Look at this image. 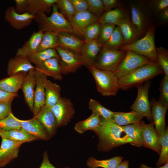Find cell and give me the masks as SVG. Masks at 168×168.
Returning a JSON list of instances; mask_svg holds the SVG:
<instances>
[{
  "instance_id": "obj_17",
  "label": "cell",
  "mask_w": 168,
  "mask_h": 168,
  "mask_svg": "<svg viewBox=\"0 0 168 168\" xmlns=\"http://www.w3.org/2000/svg\"><path fill=\"white\" fill-rule=\"evenodd\" d=\"M141 122L142 127L143 147L153 150L159 155L161 151L160 138L156 132L153 121L148 124L142 120Z\"/></svg>"
},
{
  "instance_id": "obj_57",
  "label": "cell",
  "mask_w": 168,
  "mask_h": 168,
  "mask_svg": "<svg viewBox=\"0 0 168 168\" xmlns=\"http://www.w3.org/2000/svg\"><path fill=\"white\" fill-rule=\"evenodd\" d=\"M139 168H162V167L161 166L157 168H152L149 167L144 164H141L139 167Z\"/></svg>"
},
{
  "instance_id": "obj_12",
  "label": "cell",
  "mask_w": 168,
  "mask_h": 168,
  "mask_svg": "<svg viewBox=\"0 0 168 168\" xmlns=\"http://www.w3.org/2000/svg\"><path fill=\"white\" fill-rule=\"evenodd\" d=\"M34 15L27 12L19 14L16 12L15 7L10 6L6 9L4 20L14 29L21 30L30 26L33 20Z\"/></svg>"
},
{
  "instance_id": "obj_50",
  "label": "cell",
  "mask_w": 168,
  "mask_h": 168,
  "mask_svg": "<svg viewBox=\"0 0 168 168\" xmlns=\"http://www.w3.org/2000/svg\"><path fill=\"white\" fill-rule=\"evenodd\" d=\"M74 8L75 13L84 12L88 10L86 0H70Z\"/></svg>"
},
{
  "instance_id": "obj_43",
  "label": "cell",
  "mask_w": 168,
  "mask_h": 168,
  "mask_svg": "<svg viewBox=\"0 0 168 168\" xmlns=\"http://www.w3.org/2000/svg\"><path fill=\"white\" fill-rule=\"evenodd\" d=\"M157 63L164 72V75L168 76V50L162 47H156Z\"/></svg>"
},
{
  "instance_id": "obj_14",
  "label": "cell",
  "mask_w": 168,
  "mask_h": 168,
  "mask_svg": "<svg viewBox=\"0 0 168 168\" xmlns=\"http://www.w3.org/2000/svg\"><path fill=\"white\" fill-rule=\"evenodd\" d=\"M24 143L2 138L0 147V168L5 167L18 157L19 149Z\"/></svg>"
},
{
  "instance_id": "obj_13",
  "label": "cell",
  "mask_w": 168,
  "mask_h": 168,
  "mask_svg": "<svg viewBox=\"0 0 168 168\" xmlns=\"http://www.w3.org/2000/svg\"><path fill=\"white\" fill-rule=\"evenodd\" d=\"M99 18L88 10L75 13L69 21L73 34L78 37L83 38L84 30L91 24L98 21Z\"/></svg>"
},
{
  "instance_id": "obj_4",
  "label": "cell",
  "mask_w": 168,
  "mask_h": 168,
  "mask_svg": "<svg viewBox=\"0 0 168 168\" xmlns=\"http://www.w3.org/2000/svg\"><path fill=\"white\" fill-rule=\"evenodd\" d=\"M155 29L154 25L151 26L144 36L132 44L123 45L119 50L132 51L157 63L155 42Z\"/></svg>"
},
{
  "instance_id": "obj_25",
  "label": "cell",
  "mask_w": 168,
  "mask_h": 168,
  "mask_svg": "<svg viewBox=\"0 0 168 168\" xmlns=\"http://www.w3.org/2000/svg\"><path fill=\"white\" fill-rule=\"evenodd\" d=\"M44 33L39 30L36 32L34 31L22 46L17 49L16 55L28 57L36 52Z\"/></svg>"
},
{
  "instance_id": "obj_1",
  "label": "cell",
  "mask_w": 168,
  "mask_h": 168,
  "mask_svg": "<svg viewBox=\"0 0 168 168\" xmlns=\"http://www.w3.org/2000/svg\"><path fill=\"white\" fill-rule=\"evenodd\" d=\"M100 124L93 131L98 136L97 148L103 152H109L113 149L133 141L125 133L122 126L117 124L113 118L105 119L100 117Z\"/></svg>"
},
{
  "instance_id": "obj_22",
  "label": "cell",
  "mask_w": 168,
  "mask_h": 168,
  "mask_svg": "<svg viewBox=\"0 0 168 168\" xmlns=\"http://www.w3.org/2000/svg\"><path fill=\"white\" fill-rule=\"evenodd\" d=\"M35 85V68L32 69L27 73L21 87L25 101L32 112L33 109Z\"/></svg>"
},
{
  "instance_id": "obj_51",
  "label": "cell",
  "mask_w": 168,
  "mask_h": 168,
  "mask_svg": "<svg viewBox=\"0 0 168 168\" xmlns=\"http://www.w3.org/2000/svg\"><path fill=\"white\" fill-rule=\"evenodd\" d=\"M105 11L123 7L122 1L118 0H102Z\"/></svg>"
},
{
  "instance_id": "obj_9",
  "label": "cell",
  "mask_w": 168,
  "mask_h": 168,
  "mask_svg": "<svg viewBox=\"0 0 168 168\" xmlns=\"http://www.w3.org/2000/svg\"><path fill=\"white\" fill-rule=\"evenodd\" d=\"M126 54L114 73L118 78L152 61L148 58L130 51Z\"/></svg>"
},
{
  "instance_id": "obj_53",
  "label": "cell",
  "mask_w": 168,
  "mask_h": 168,
  "mask_svg": "<svg viewBox=\"0 0 168 168\" xmlns=\"http://www.w3.org/2000/svg\"><path fill=\"white\" fill-rule=\"evenodd\" d=\"M157 19L160 22L158 25H162L166 23L168 21V7L155 14Z\"/></svg>"
},
{
  "instance_id": "obj_29",
  "label": "cell",
  "mask_w": 168,
  "mask_h": 168,
  "mask_svg": "<svg viewBox=\"0 0 168 168\" xmlns=\"http://www.w3.org/2000/svg\"><path fill=\"white\" fill-rule=\"evenodd\" d=\"M128 17V11L125 7H122L106 11L99 18L101 24L108 23L114 24L122 19Z\"/></svg>"
},
{
  "instance_id": "obj_41",
  "label": "cell",
  "mask_w": 168,
  "mask_h": 168,
  "mask_svg": "<svg viewBox=\"0 0 168 168\" xmlns=\"http://www.w3.org/2000/svg\"><path fill=\"white\" fill-rule=\"evenodd\" d=\"M116 26L113 24H100V32L96 40L101 49L110 38Z\"/></svg>"
},
{
  "instance_id": "obj_26",
  "label": "cell",
  "mask_w": 168,
  "mask_h": 168,
  "mask_svg": "<svg viewBox=\"0 0 168 168\" xmlns=\"http://www.w3.org/2000/svg\"><path fill=\"white\" fill-rule=\"evenodd\" d=\"M28 72L19 73L0 80V89L11 93L18 94Z\"/></svg>"
},
{
  "instance_id": "obj_28",
  "label": "cell",
  "mask_w": 168,
  "mask_h": 168,
  "mask_svg": "<svg viewBox=\"0 0 168 168\" xmlns=\"http://www.w3.org/2000/svg\"><path fill=\"white\" fill-rule=\"evenodd\" d=\"M58 0H28L26 12L33 15L39 12L49 14Z\"/></svg>"
},
{
  "instance_id": "obj_35",
  "label": "cell",
  "mask_w": 168,
  "mask_h": 168,
  "mask_svg": "<svg viewBox=\"0 0 168 168\" xmlns=\"http://www.w3.org/2000/svg\"><path fill=\"white\" fill-rule=\"evenodd\" d=\"M100 117L92 113L86 119L76 123L74 129L78 133L82 134L87 130H92L97 128L100 125Z\"/></svg>"
},
{
  "instance_id": "obj_49",
  "label": "cell",
  "mask_w": 168,
  "mask_h": 168,
  "mask_svg": "<svg viewBox=\"0 0 168 168\" xmlns=\"http://www.w3.org/2000/svg\"><path fill=\"white\" fill-rule=\"evenodd\" d=\"M13 100L0 102V120L6 118L12 113L11 105Z\"/></svg>"
},
{
  "instance_id": "obj_32",
  "label": "cell",
  "mask_w": 168,
  "mask_h": 168,
  "mask_svg": "<svg viewBox=\"0 0 168 168\" xmlns=\"http://www.w3.org/2000/svg\"><path fill=\"white\" fill-rule=\"evenodd\" d=\"M143 118L133 110L128 112H113V118L114 120L120 126L138 123Z\"/></svg>"
},
{
  "instance_id": "obj_8",
  "label": "cell",
  "mask_w": 168,
  "mask_h": 168,
  "mask_svg": "<svg viewBox=\"0 0 168 168\" xmlns=\"http://www.w3.org/2000/svg\"><path fill=\"white\" fill-rule=\"evenodd\" d=\"M149 81L137 87L138 95L136 100L130 108L150 121H152L151 105L148 99V92L151 85Z\"/></svg>"
},
{
  "instance_id": "obj_33",
  "label": "cell",
  "mask_w": 168,
  "mask_h": 168,
  "mask_svg": "<svg viewBox=\"0 0 168 168\" xmlns=\"http://www.w3.org/2000/svg\"><path fill=\"white\" fill-rule=\"evenodd\" d=\"M125 133L133 140L132 145L143 147L142 127L141 121L138 123L122 126Z\"/></svg>"
},
{
  "instance_id": "obj_11",
  "label": "cell",
  "mask_w": 168,
  "mask_h": 168,
  "mask_svg": "<svg viewBox=\"0 0 168 168\" xmlns=\"http://www.w3.org/2000/svg\"><path fill=\"white\" fill-rule=\"evenodd\" d=\"M60 57L62 74L75 73L82 65L83 62L79 55L65 49L57 47L55 49Z\"/></svg>"
},
{
  "instance_id": "obj_7",
  "label": "cell",
  "mask_w": 168,
  "mask_h": 168,
  "mask_svg": "<svg viewBox=\"0 0 168 168\" xmlns=\"http://www.w3.org/2000/svg\"><path fill=\"white\" fill-rule=\"evenodd\" d=\"M126 51L101 49L94 66L101 70L115 72L126 54Z\"/></svg>"
},
{
  "instance_id": "obj_10",
  "label": "cell",
  "mask_w": 168,
  "mask_h": 168,
  "mask_svg": "<svg viewBox=\"0 0 168 168\" xmlns=\"http://www.w3.org/2000/svg\"><path fill=\"white\" fill-rule=\"evenodd\" d=\"M50 108L56 119L58 127L66 125L73 118L75 112L71 100L65 97H61Z\"/></svg>"
},
{
  "instance_id": "obj_55",
  "label": "cell",
  "mask_w": 168,
  "mask_h": 168,
  "mask_svg": "<svg viewBox=\"0 0 168 168\" xmlns=\"http://www.w3.org/2000/svg\"><path fill=\"white\" fill-rule=\"evenodd\" d=\"M39 168H57L50 162L46 151H45L44 153L43 161ZM64 168H70L66 167Z\"/></svg>"
},
{
  "instance_id": "obj_18",
  "label": "cell",
  "mask_w": 168,
  "mask_h": 168,
  "mask_svg": "<svg viewBox=\"0 0 168 168\" xmlns=\"http://www.w3.org/2000/svg\"><path fill=\"white\" fill-rule=\"evenodd\" d=\"M57 36V47L70 50L80 55L81 49L85 42L84 40L74 34L67 32H60Z\"/></svg>"
},
{
  "instance_id": "obj_40",
  "label": "cell",
  "mask_w": 168,
  "mask_h": 168,
  "mask_svg": "<svg viewBox=\"0 0 168 168\" xmlns=\"http://www.w3.org/2000/svg\"><path fill=\"white\" fill-rule=\"evenodd\" d=\"M57 47V34L51 32H45L44 33L36 52L50 49H55Z\"/></svg>"
},
{
  "instance_id": "obj_21",
  "label": "cell",
  "mask_w": 168,
  "mask_h": 168,
  "mask_svg": "<svg viewBox=\"0 0 168 168\" xmlns=\"http://www.w3.org/2000/svg\"><path fill=\"white\" fill-rule=\"evenodd\" d=\"M116 26L121 30L123 38L124 44H132L142 37L129 17L122 19Z\"/></svg>"
},
{
  "instance_id": "obj_38",
  "label": "cell",
  "mask_w": 168,
  "mask_h": 168,
  "mask_svg": "<svg viewBox=\"0 0 168 168\" xmlns=\"http://www.w3.org/2000/svg\"><path fill=\"white\" fill-rule=\"evenodd\" d=\"M161 151L159 157L157 162L156 166L159 167L168 162V128L159 137Z\"/></svg>"
},
{
  "instance_id": "obj_23",
  "label": "cell",
  "mask_w": 168,
  "mask_h": 168,
  "mask_svg": "<svg viewBox=\"0 0 168 168\" xmlns=\"http://www.w3.org/2000/svg\"><path fill=\"white\" fill-rule=\"evenodd\" d=\"M17 118L20 123L21 128L30 135L44 140H48L50 139L45 129L35 117L27 120Z\"/></svg>"
},
{
  "instance_id": "obj_54",
  "label": "cell",
  "mask_w": 168,
  "mask_h": 168,
  "mask_svg": "<svg viewBox=\"0 0 168 168\" xmlns=\"http://www.w3.org/2000/svg\"><path fill=\"white\" fill-rule=\"evenodd\" d=\"M18 96V94L11 93L0 89V102L8 101Z\"/></svg>"
},
{
  "instance_id": "obj_27",
  "label": "cell",
  "mask_w": 168,
  "mask_h": 168,
  "mask_svg": "<svg viewBox=\"0 0 168 168\" xmlns=\"http://www.w3.org/2000/svg\"><path fill=\"white\" fill-rule=\"evenodd\" d=\"M35 68L55 80H61L63 79L60 58H50L45 61L40 65L35 67Z\"/></svg>"
},
{
  "instance_id": "obj_36",
  "label": "cell",
  "mask_w": 168,
  "mask_h": 168,
  "mask_svg": "<svg viewBox=\"0 0 168 168\" xmlns=\"http://www.w3.org/2000/svg\"><path fill=\"white\" fill-rule=\"evenodd\" d=\"M31 63L37 66L45 61L53 58H60L59 55L55 49H50L38 52L28 57Z\"/></svg>"
},
{
  "instance_id": "obj_37",
  "label": "cell",
  "mask_w": 168,
  "mask_h": 168,
  "mask_svg": "<svg viewBox=\"0 0 168 168\" xmlns=\"http://www.w3.org/2000/svg\"><path fill=\"white\" fill-rule=\"evenodd\" d=\"M123 44V35L120 28L118 26H116L110 38L102 48L118 50H119L120 48Z\"/></svg>"
},
{
  "instance_id": "obj_56",
  "label": "cell",
  "mask_w": 168,
  "mask_h": 168,
  "mask_svg": "<svg viewBox=\"0 0 168 168\" xmlns=\"http://www.w3.org/2000/svg\"><path fill=\"white\" fill-rule=\"evenodd\" d=\"M129 163L128 160H125L122 161L116 168H128Z\"/></svg>"
},
{
  "instance_id": "obj_16",
  "label": "cell",
  "mask_w": 168,
  "mask_h": 168,
  "mask_svg": "<svg viewBox=\"0 0 168 168\" xmlns=\"http://www.w3.org/2000/svg\"><path fill=\"white\" fill-rule=\"evenodd\" d=\"M151 112L156 132L159 137L165 131V116L168 107L158 100L152 99L150 102Z\"/></svg>"
},
{
  "instance_id": "obj_47",
  "label": "cell",
  "mask_w": 168,
  "mask_h": 168,
  "mask_svg": "<svg viewBox=\"0 0 168 168\" xmlns=\"http://www.w3.org/2000/svg\"><path fill=\"white\" fill-rule=\"evenodd\" d=\"M88 10L98 18L105 11L102 0H86Z\"/></svg>"
},
{
  "instance_id": "obj_45",
  "label": "cell",
  "mask_w": 168,
  "mask_h": 168,
  "mask_svg": "<svg viewBox=\"0 0 168 168\" xmlns=\"http://www.w3.org/2000/svg\"><path fill=\"white\" fill-rule=\"evenodd\" d=\"M100 24L95 22L87 26L84 30L83 38L85 42H88L96 40L99 35Z\"/></svg>"
},
{
  "instance_id": "obj_48",
  "label": "cell",
  "mask_w": 168,
  "mask_h": 168,
  "mask_svg": "<svg viewBox=\"0 0 168 168\" xmlns=\"http://www.w3.org/2000/svg\"><path fill=\"white\" fill-rule=\"evenodd\" d=\"M160 95L159 100L168 107V76L164 75L159 88Z\"/></svg>"
},
{
  "instance_id": "obj_52",
  "label": "cell",
  "mask_w": 168,
  "mask_h": 168,
  "mask_svg": "<svg viewBox=\"0 0 168 168\" xmlns=\"http://www.w3.org/2000/svg\"><path fill=\"white\" fill-rule=\"evenodd\" d=\"M15 10L16 12L22 14L26 12L28 0H15Z\"/></svg>"
},
{
  "instance_id": "obj_34",
  "label": "cell",
  "mask_w": 168,
  "mask_h": 168,
  "mask_svg": "<svg viewBox=\"0 0 168 168\" xmlns=\"http://www.w3.org/2000/svg\"><path fill=\"white\" fill-rule=\"evenodd\" d=\"M123 158V156H116L109 159L98 160L91 156L87 160L86 164L89 168H116Z\"/></svg>"
},
{
  "instance_id": "obj_46",
  "label": "cell",
  "mask_w": 168,
  "mask_h": 168,
  "mask_svg": "<svg viewBox=\"0 0 168 168\" xmlns=\"http://www.w3.org/2000/svg\"><path fill=\"white\" fill-rule=\"evenodd\" d=\"M146 3L149 12L154 15L168 7V0H150Z\"/></svg>"
},
{
  "instance_id": "obj_24",
  "label": "cell",
  "mask_w": 168,
  "mask_h": 168,
  "mask_svg": "<svg viewBox=\"0 0 168 168\" xmlns=\"http://www.w3.org/2000/svg\"><path fill=\"white\" fill-rule=\"evenodd\" d=\"M35 68L29 61L28 57L16 55L8 61L7 72L12 76L21 72H28L30 70Z\"/></svg>"
},
{
  "instance_id": "obj_15",
  "label": "cell",
  "mask_w": 168,
  "mask_h": 168,
  "mask_svg": "<svg viewBox=\"0 0 168 168\" xmlns=\"http://www.w3.org/2000/svg\"><path fill=\"white\" fill-rule=\"evenodd\" d=\"M36 85L34 92V104L32 112L36 116L41 108L45 105L44 81L47 75L35 68Z\"/></svg>"
},
{
  "instance_id": "obj_44",
  "label": "cell",
  "mask_w": 168,
  "mask_h": 168,
  "mask_svg": "<svg viewBox=\"0 0 168 168\" xmlns=\"http://www.w3.org/2000/svg\"><path fill=\"white\" fill-rule=\"evenodd\" d=\"M21 128L20 123L12 113L6 118L0 120V129L9 131Z\"/></svg>"
},
{
  "instance_id": "obj_2",
  "label": "cell",
  "mask_w": 168,
  "mask_h": 168,
  "mask_svg": "<svg viewBox=\"0 0 168 168\" xmlns=\"http://www.w3.org/2000/svg\"><path fill=\"white\" fill-rule=\"evenodd\" d=\"M164 72L161 67L153 61L143 65L119 78V89L126 90L142 85Z\"/></svg>"
},
{
  "instance_id": "obj_5",
  "label": "cell",
  "mask_w": 168,
  "mask_h": 168,
  "mask_svg": "<svg viewBox=\"0 0 168 168\" xmlns=\"http://www.w3.org/2000/svg\"><path fill=\"white\" fill-rule=\"evenodd\" d=\"M92 75L97 91L104 96H115L119 89V78L114 73L99 70L94 66L87 68Z\"/></svg>"
},
{
  "instance_id": "obj_6",
  "label": "cell",
  "mask_w": 168,
  "mask_h": 168,
  "mask_svg": "<svg viewBox=\"0 0 168 168\" xmlns=\"http://www.w3.org/2000/svg\"><path fill=\"white\" fill-rule=\"evenodd\" d=\"M131 21L142 37L147 29L154 25L146 3L142 1H132L129 3Z\"/></svg>"
},
{
  "instance_id": "obj_30",
  "label": "cell",
  "mask_w": 168,
  "mask_h": 168,
  "mask_svg": "<svg viewBox=\"0 0 168 168\" xmlns=\"http://www.w3.org/2000/svg\"><path fill=\"white\" fill-rule=\"evenodd\" d=\"M45 105L50 108L58 101L61 96V88L57 84L46 79L44 81Z\"/></svg>"
},
{
  "instance_id": "obj_42",
  "label": "cell",
  "mask_w": 168,
  "mask_h": 168,
  "mask_svg": "<svg viewBox=\"0 0 168 168\" xmlns=\"http://www.w3.org/2000/svg\"><path fill=\"white\" fill-rule=\"evenodd\" d=\"M59 12L69 22L75 14L70 0H58L55 4Z\"/></svg>"
},
{
  "instance_id": "obj_31",
  "label": "cell",
  "mask_w": 168,
  "mask_h": 168,
  "mask_svg": "<svg viewBox=\"0 0 168 168\" xmlns=\"http://www.w3.org/2000/svg\"><path fill=\"white\" fill-rule=\"evenodd\" d=\"M0 136L1 138L24 143L30 142L38 139L37 138L28 133L22 128L20 129L9 131H5L0 129Z\"/></svg>"
},
{
  "instance_id": "obj_19",
  "label": "cell",
  "mask_w": 168,
  "mask_h": 168,
  "mask_svg": "<svg viewBox=\"0 0 168 168\" xmlns=\"http://www.w3.org/2000/svg\"><path fill=\"white\" fill-rule=\"evenodd\" d=\"M101 49L96 40L85 42L82 46L80 56L83 65L87 68L94 66L96 58Z\"/></svg>"
},
{
  "instance_id": "obj_20",
  "label": "cell",
  "mask_w": 168,
  "mask_h": 168,
  "mask_svg": "<svg viewBox=\"0 0 168 168\" xmlns=\"http://www.w3.org/2000/svg\"><path fill=\"white\" fill-rule=\"evenodd\" d=\"M34 117L43 125L50 138L55 135L58 127L55 118L50 107L45 105Z\"/></svg>"
},
{
  "instance_id": "obj_3",
  "label": "cell",
  "mask_w": 168,
  "mask_h": 168,
  "mask_svg": "<svg viewBox=\"0 0 168 168\" xmlns=\"http://www.w3.org/2000/svg\"><path fill=\"white\" fill-rule=\"evenodd\" d=\"M33 20L37 23L39 30L43 32H51L58 34L67 32L73 34L70 23L59 12L55 4L53 6L50 16L39 12L34 15Z\"/></svg>"
},
{
  "instance_id": "obj_39",
  "label": "cell",
  "mask_w": 168,
  "mask_h": 168,
  "mask_svg": "<svg viewBox=\"0 0 168 168\" xmlns=\"http://www.w3.org/2000/svg\"><path fill=\"white\" fill-rule=\"evenodd\" d=\"M88 108L92 113L105 119L113 118V112L103 106L98 101L91 99L88 103Z\"/></svg>"
},
{
  "instance_id": "obj_58",
  "label": "cell",
  "mask_w": 168,
  "mask_h": 168,
  "mask_svg": "<svg viewBox=\"0 0 168 168\" xmlns=\"http://www.w3.org/2000/svg\"><path fill=\"white\" fill-rule=\"evenodd\" d=\"M162 168H168V162L166 163L163 166H161Z\"/></svg>"
}]
</instances>
